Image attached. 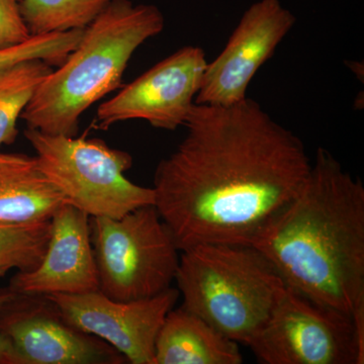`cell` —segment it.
Instances as JSON below:
<instances>
[{
    "instance_id": "cell-10",
    "label": "cell",
    "mask_w": 364,
    "mask_h": 364,
    "mask_svg": "<svg viewBox=\"0 0 364 364\" xmlns=\"http://www.w3.org/2000/svg\"><path fill=\"white\" fill-rule=\"evenodd\" d=\"M81 331L104 340L132 364H155V342L179 291L170 287L152 298L114 301L102 291L47 296Z\"/></svg>"
},
{
    "instance_id": "cell-1",
    "label": "cell",
    "mask_w": 364,
    "mask_h": 364,
    "mask_svg": "<svg viewBox=\"0 0 364 364\" xmlns=\"http://www.w3.org/2000/svg\"><path fill=\"white\" fill-rule=\"evenodd\" d=\"M184 127L152 188L177 247L251 245L305 186L312 167L305 145L249 97L195 104Z\"/></svg>"
},
{
    "instance_id": "cell-5",
    "label": "cell",
    "mask_w": 364,
    "mask_h": 364,
    "mask_svg": "<svg viewBox=\"0 0 364 364\" xmlns=\"http://www.w3.org/2000/svg\"><path fill=\"white\" fill-rule=\"evenodd\" d=\"M46 177L70 203L90 217L121 218L154 205V191L127 178L133 157L97 138L51 135L26 128Z\"/></svg>"
},
{
    "instance_id": "cell-7",
    "label": "cell",
    "mask_w": 364,
    "mask_h": 364,
    "mask_svg": "<svg viewBox=\"0 0 364 364\" xmlns=\"http://www.w3.org/2000/svg\"><path fill=\"white\" fill-rule=\"evenodd\" d=\"M248 347L263 364H363L364 325L287 287Z\"/></svg>"
},
{
    "instance_id": "cell-15",
    "label": "cell",
    "mask_w": 364,
    "mask_h": 364,
    "mask_svg": "<svg viewBox=\"0 0 364 364\" xmlns=\"http://www.w3.org/2000/svg\"><path fill=\"white\" fill-rule=\"evenodd\" d=\"M52 70L53 66L38 59L0 70V148L16 141L18 119Z\"/></svg>"
},
{
    "instance_id": "cell-14",
    "label": "cell",
    "mask_w": 364,
    "mask_h": 364,
    "mask_svg": "<svg viewBox=\"0 0 364 364\" xmlns=\"http://www.w3.org/2000/svg\"><path fill=\"white\" fill-rule=\"evenodd\" d=\"M155 364H241L239 344L183 306L165 318L155 342Z\"/></svg>"
},
{
    "instance_id": "cell-20",
    "label": "cell",
    "mask_w": 364,
    "mask_h": 364,
    "mask_svg": "<svg viewBox=\"0 0 364 364\" xmlns=\"http://www.w3.org/2000/svg\"><path fill=\"white\" fill-rule=\"evenodd\" d=\"M16 293L9 287L0 289V311L7 301L14 298ZM0 364H20V359L14 351L13 345L0 333Z\"/></svg>"
},
{
    "instance_id": "cell-9",
    "label": "cell",
    "mask_w": 364,
    "mask_h": 364,
    "mask_svg": "<svg viewBox=\"0 0 364 364\" xmlns=\"http://www.w3.org/2000/svg\"><path fill=\"white\" fill-rule=\"evenodd\" d=\"M0 333L20 364H123L104 340L71 324L47 296L16 294L0 311Z\"/></svg>"
},
{
    "instance_id": "cell-6",
    "label": "cell",
    "mask_w": 364,
    "mask_h": 364,
    "mask_svg": "<svg viewBox=\"0 0 364 364\" xmlns=\"http://www.w3.org/2000/svg\"><path fill=\"white\" fill-rule=\"evenodd\" d=\"M100 291L114 301L152 298L171 287L181 250L154 205L121 218L90 217Z\"/></svg>"
},
{
    "instance_id": "cell-17",
    "label": "cell",
    "mask_w": 364,
    "mask_h": 364,
    "mask_svg": "<svg viewBox=\"0 0 364 364\" xmlns=\"http://www.w3.org/2000/svg\"><path fill=\"white\" fill-rule=\"evenodd\" d=\"M49 238L50 222L31 226H0V269H33L42 260Z\"/></svg>"
},
{
    "instance_id": "cell-21",
    "label": "cell",
    "mask_w": 364,
    "mask_h": 364,
    "mask_svg": "<svg viewBox=\"0 0 364 364\" xmlns=\"http://www.w3.org/2000/svg\"><path fill=\"white\" fill-rule=\"evenodd\" d=\"M7 272H9V270L0 269V279H1V277H4V275H6Z\"/></svg>"
},
{
    "instance_id": "cell-13",
    "label": "cell",
    "mask_w": 364,
    "mask_h": 364,
    "mask_svg": "<svg viewBox=\"0 0 364 364\" xmlns=\"http://www.w3.org/2000/svg\"><path fill=\"white\" fill-rule=\"evenodd\" d=\"M67 203L38 165L36 157L0 152V226L50 222Z\"/></svg>"
},
{
    "instance_id": "cell-2",
    "label": "cell",
    "mask_w": 364,
    "mask_h": 364,
    "mask_svg": "<svg viewBox=\"0 0 364 364\" xmlns=\"http://www.w3.org/2000/svg\"><path fill=\"white\" fill-rule=\"evenodd\" d=\"M287 287L364 325V186L318 148L305 186L252 242Z\"/></svg>"
},
{
    "instance_id": "cell-12",
    "label": "cell",
    "mask_w": 364,
    "mask_h": 364,
    "mask_svg": "<svg viewBox=\"0 0 364 364\" xmlns=\"http://www.w3.org/2000/svg\"><path fill=\"white\" fill-rule=\"evenodd\" d=\"M9 289L20 294H80L100 291L90 217L65 203L50 220V238L39 264L18 272Z\"/></svg>"
},
{
    "instance_id": "cell-3",
    "label": "cell",
    "mask_w": 364,
    "mask_h": 364,
    "mask_svg": "<svg viewBox=\"0 0 364 364\" xmlns=\"http://www.w3.org/2000/svg\"><path fill=\"white\" fill-rule=\"evenodd\" d=\"M164 26L157 6L112 0L83 30L63 63L41 83L21 117L26 128L77 135L81 116L122 85L134 53Z\"/></svg>"
},
{
    "instance_id": "cell-19",
    "label": "cell",
    "mask_w": 364,
    "mask_h": 364,
    "mask_svg": "<svg viewBox=\"0 0 364 364\" xmlns=\"http://www.w3.org/2000/svg\"><path fill=\"white\" fill-rule=\"evenodd\" d=\"M20 9V0H0V49L31 37Z\"/></svg>"
},
{
    "instance_id": "cell-16",
    "label": "cell",
    "mask_w": 364,
    "mask_h": 364,
    "mask_svg": "<svg viewBox=\"0 0 364 364\" xmlns=\"http://www.w3.org/2000/svg\"><path fill=\"white\" fill-rule=\"evenodd\" d=\"M112 0H20L31 35L85 30Z\"/></svg>"
},
{
    "instance_id": "cell-11",
    "label": "cell",
    "mask_w": 364,
    "mask_h": 364,
    "mask_svg": "<svg viewBox=\"0 0 364 364\" xmlns=\"http://www.w3.org/2000/svg\"><path fill=\"white\" fill-rule=\"evenodd\" d=\"M296 21L279 0L254 2L219 56L208 62L196 104L227 107L245 100L251 80Z\"/></svg>"
},
{
    "instance_id": "cell-4",
    "label": "cell",
    "mask_w": 364,
    "mask_h": 364,
    "mask_svg": "<svg viewBox=\"0 0 364 364\" xmlns=\"http://www.w3.org/2000/svg\"><path fill=\"white\" fill-rule=\"evenodd\" d=\"M176 282L184 309L245 346L287 289L262 253L239 244H200L181 251Z\"/></svg>"
},
{
    "instance_id": "cell-18",
    "label": "cell",
    "mask_w": 364,
    "mask_h": 364,
    "mask_svg": "<svg viewBox=\"0 0 364 364\" xmlns=\"http://www.w3.org/2000/svg\"><path fill=\"white\" fill-rule=\"evenodd\" d=\"M83 30L32 35L20 44L0 49V70L26 61L43 60L51 66L63 63L82 37Z\"/></svg>"
},
{
    "instance_id": "cell-8",
    "label": "cell",
    "mask_w": 364,
    "mask_h": 364,
    "mask_svg": "<svg viewBox=\"0 0 364 364\" xmlns=\"http://www.w3.org/2000/svg\"><path fill=\"white\" fill-rule=\"evenodd\" d=\"M207 64L202 48H181L102 102L95 117L97 128L109 130L131 119H144L154 128L167 131L184 126L196 104Z\"/></svg>"
}]
</instances>
